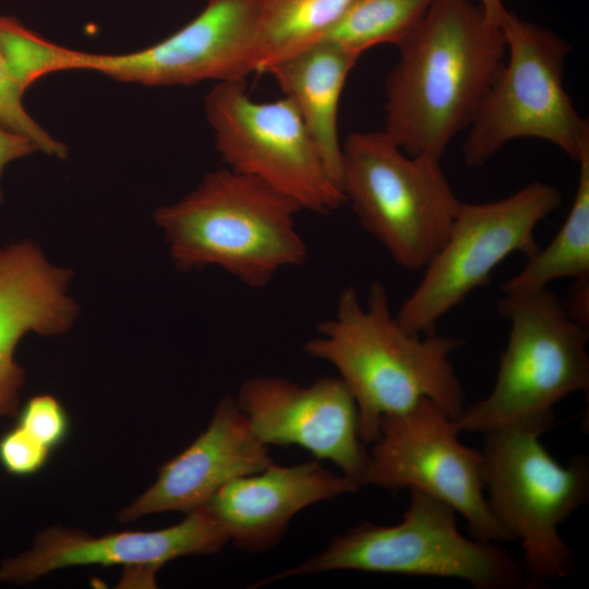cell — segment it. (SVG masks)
I'll list each match as a JSON object with an SVG mask.
<instances>
[{"label":"cell","instance_id":"cell-1","mask_svg":"<svg viewBox=\"0 0 589 589\" xmlns=\"http://www.w3.org/2000/svg\"><path fill=\"white\" fill-rule=\"evenodd\" d=\"M397 47L383 131L408 155L441 160L503 67V31L478 2L436 0Z\"/></svg>","mask_w":589,"mask_h":589},{"label":"cell","instance_id":"cell-2","mask_svg":"<svg viewBox=\"0 0 589 589\" xmlns=\"http://www.w3.org/2000/svg\"><path fill=\"white\" fill-rule=\"evenodd\" d=\"M304 344L312 358L330 363L351 393L359 435L374 443L383 417L402 413L428 398L456 420L466 404L450 356L464 342L436 333L418 336L392 313L386 287L371 284L366 305L353 287L338 296L335 314Z\"/></svg>","mask_w":589,"mask_h":589},{"label":"cell","instance_id":"cell-3","mask_svg":"<svg viewBox=\"0 0 589 589\" xmlns=\"http://www.w3.org/2000/svg\"><path fill=\"white\" fill-rule=\"evenodd\" d=\"M301 207L264 182L229 168L153 215L170 259L182 272L215 266L250 288L303 265L309 249L297 229Z\"/></svg>","mask_w":589,"mask_h":589},{"label":"cell","instance_id":"cell-4","mask_svg":"<svg viewBox=\"0 0 589 589\" xmlns=\"http://www.w3.org/2000/svg\"><path fill=\"white\" fill-rule=\"evenodd\" d=\"M401 521L360 522L334 537L303 563L256 581H274L333 570H359L417 577L458 578L477 589L526 588L520 560L497 542L467 538L456 512L419 490H409Z\"/></svg>","mask_w":589,"mask_h":589},{"label":"cell","instance_id":"cell-5","mask_svg":"<svg viewBox=\"0 0 589 589\" xmlns=\"http://www.w3.org/2000/svg\"><path fill=\"white\" fill-rule=\"evenodd\" d=\"M497 310L510 328L494 386L486 397L465 406L456 425L460 433L506 426L545 432L554 406L589 388V329L574 322L546 288L504 296Z\"/></svg>","mask_w":589,"mask_h":589},{"label":"cell","instance_id":"cell-6","mask_svg":"<svg viewBox=\"0 0 589 589\" xmlns=\"http://www.w3.org/2000/svg\"><path fill=\"white\" fill-rule=\"evenodd\" d=\"M544 431L506 426L484 433L482 476L490 508L520 542L527 585L540 587L567 577L574 550L558 532L589 498V460L558 464L540 442Z\"/></svg>","mask_w":589,"mask_h":589},{"label":"cell","instance_id":"cell-7","mask_svg":"<svg viewBox=\"0 0 589 589\" xmlns=\"http://www.w3.org/2000/svg\"><path fill=\"white\" fill-rule=\"evenodd\" d=\"M441 160L408 155L382 131L353 132L341 148V192L361 226L409 271L424 269L460 208Z\"/></svg>","mask_w":589,"mask_h":589},{"label":"cell","instance_id":"cell-8","mask_svg":"<svg viewBox=\"0 0 589 589\" xmlns=\"http://www.w3.org/2000/svg\"><path fill=\"white\" fill-rule=\"evenodd\" d=\"M500 26L505 61L467 129L465 164L481 167L518 139L545 141L577 163L589 148V123L564 87L568 43L508 10Z\"/></svg>","mask_w":589,"mask_h":589},{"label":"cell","instance_id":"cell-9","mask_svg":"<svg viewBox=\"0 0 589 589\" xmlns=\"http://www.w3.org/2000/svg\"><path fill=\"white\" fill-rule=\"evenodd\" d=\"M561 204V191L540 181L501 200L462 202L446 241L395 314L400 326L418 336L436 333L438 321L486 285L508 255L528 259L539 250L536 228Z\"/></svg>","mask_w":589,"mask_h":589},{"label":"cell","instance_id":"cell-10","mask_svg":"<svg viewBox=\"0 0 589 589\" xmlns=\"http://www.w3.org/2000/svg\"><path fill=\"white\" fill-rule=\"evenodd\" d=\"M204 110L227 168L264 182L302 211L328 214L346 202L289 98L257 101L244 80L227 81L207 93Z\"/></svg>","mask_w":589,"mask_h":589},{"label":"cell","instance_id":"cell-11","mask_svg":"<svg viewBox=\"0 0 589 589\" xmlns=\"http://www.w3.org/2000/svg\"><path fill=\"white\" fill-rule=\"evenodd\" d=\"M378 429L365 484L389 491L419 490L460 514L471 538L515 541L490 508L481 452L459 441L455 420L440 406L424 398L402 413L383 417Z\"/></svg>","mask_w":589,"mask_h":589},{"label":"cell","instance_id":"cell-12","mask_svg":"<svg viewBox=\"0 0 589 589\" xmlns=\"http://www.w3.org/2000/svg\"><path fill=\"white\" fill-rule=\"evenodd\" d=\"M259 0H207L163 40L118 55L86 52L84 70L145 86L242 81L253 73Z\"/></svg>","mask_w":589,"mask_h":589},{"label":"cell","instance_id":"cell-13","mask_svg":"<svg viewBox=\"0 0 589 589\" xmlns=\"http://www.w3.org/2000/svg\"><path fill=\"white\" fill-rule=\"evenodd\" d=\"M236 400L264 445L300 446L334 462L359 486L365 484L370 452L359 435L356 401L339 377L302 386L277 375L252 376Z\"/></svg>","mask_w":589,"mask_h":589},{"label":"cell","instance_id":"cell-14","mask_svg":"<svg viewBox=\"0 0 589 589\" xmlns=\"http://www.w3.org/2000/svg\"><path fill=\"white\" fill-rule=\"evenodd\" d=\"M228 542L227 532L206 506L188 513L171 527L153 531L94 537L52 527L39 532L28 550L1 563L0 581L26 585L61 568L122 565L154 584L156 570L166 563L182 556L214 554Z\"/></svg>","mask_w":589,"mask_h":589},{"label":"cell","instance_id":"cell-15","mask_svg":"<svg viewBox=\"0 0 589 589\" xmlns=\"http://www.w3.org/2000/svg\"><path fill=\"white\" fill-rule=\"evenodd\" d=\"M273 459L252 433L236 398L225 395L208 426L184 450L165 462L156 481L118 518L132 521L163 512L190 513L208 504L230 481L262 471Z\"/></svg>","mask_w":589,"mask_h":589},{"label":"cell","instance_id":"cell-16","mask_svg":"<svg viewBox=\"0 0 589 589\" xmlns=\"http://www.w3.org/2000/svg\"><path fill=\"white\" fill-rule=\"evenodd\" d=\"M73 272L52 264L31 240L0 248V418L17 414L25 372L15 350L28 333L58 336L80 313L70 296Z\"/></svg>","mask_w":589,"mask_h":589},{"label":"cell","instance_id":"cell-17","mask_svg":"<svg viewBox=\"0 0 589 589\" xmlns=\"http://www.w3.org/2000/svg\"><path fill=\"white\" fill-rule=\"evenodd\" d=\"M360 486L317 461L293 466L275 462L224 485L206 507L238 549L265 552L284 538L291 518L303 508L358 491Z\"/></svg>","mask_w":589,"mask_h":589},{"label":"cell","instance_id":"cell-18","mask_svg":"<svg viewBox=\"0 0 589 589\" xmlns=\"http://www.w3.org/2000/svg\"><path fill=\"white\" fill-rule=\"evenodd\" d=\"M359 58L323 39L267 71L296 106L332 180L340 190L339 104L347 77Z\"/></svg>","mask_w":589,"mask_h":589},{"label":"cell","instance_id":"cell-19","mask_svg":"<svg viewBox=\"0 0 589 589\" xmlns=\"http://www.w3.org/2000/svg\"><path fill=\"white\" fill-rule=\"evenodd\" d=\"M577 164V190L563 226L546 247L539 248L524 268L502 286L504 296L528 294L556 279L589 278V148Z\"/></svg>","mask_w":589,"mask_h":589},{"label":"cell","instance_id":"cell-20","mask_svg":"<svg viewBox=\"0 0 589 589\" xmlns=\"http://www.w3.org/2000/svg\"><path fill=\"white\" fill-rule=\"evenodd\" d=\"M353 0H259L253 73L322 40Z\"/></svg>","mask_w":589,"mask_h":589},{"label":"cell","instance_id":"cell-21","mask_svg":"<svg viewBox=\"0 0 589 589\" xmlns=\"http://www.w3.org/2000/svg\"><path fill=\"white\" fill-rule=\"evenodd\" d=\"M436 0H353L322 40L358 57L382 44L398 46Z\"/></svg>","mask_w":589,"mask_h":589},{"label":"cell","instance_id":"cell-22","mask_svg":"<svg viewBox=\"0 0 589 589\" xmlns=\"http://www.w3.org/2000/svg\"><path fill=\"white\" fill-rule=\"evenodd\" d=\"M0 51L13 80L25 93L41 77L82 70L85 51L55 44L13 16L0 15Z\"/></svg>","mask_w":589,"mask_h":589},{"label":"cell","instance_id":"cell-23","mask_svg":"<svg viewBox=\"0 0 589 589\" xmlns=\"http://www.w3.org/2000/svg\"><path fill=\"white\" fill-rule=\"evenodd\" d=\"M23 95L0 51V127L29 139L46 155L65 159L68 146L32 118L23 105Z\"/></svg>","mask_w":589,"mask_h":589},{"label":"cell","instance_id":"cell-24","mask_svg":"<svg viewBox=\"0 0 589 589\" xmlns=\"http://www.w3.org/2000/svg\"><path fill=\"white\" fill-rule=\"evenodd\" d=\"M17 424L50 450L63 443L70 429L63 406L48 394L28 399L19 413Z\"/></svg>","mask_w":589,"mask_h":589},{"label":"cell","instance_id":"cell-25","mask_svg":"<svg viewBox=\"0 0 589 589\" xmlns=\"http://www.w3.org/2000/svg\"><path fill=\"white\" fill-rule=\"evenodd\" d=\"M50 449L16 424L0 437V465L13 476H29L47 462Z\"/></svg>","mask_w":589,"mask_h":589},{"label":"cell","instance_id":"cell-26","mask_svg":"<svg viewBox=\"0 0 589 589\" xmlns=\"http://www.w3.org/2000/svg\"><path fill=\"white\" fill-rule=\"evenodd\" d=\"M37 151V147L29 139L0 127V204L4 200L1 179L5 167L10 163Z\"/></svg>","mask_w":589,"mask_h":589},{"label":"cell","instance_id":"cell-27","mask_svg":"<svg viewBox=\"0 0 589 589\" xmlns=\"http://www.w3.org/2000/svg\"><path fill=\"white\" fill-rule=\"evenodd\" d=\"M563 304L574 322L589 329V278L575 280L567 302Z\"/></svg>","mask_w":589,"mask_h":589},{"label":"cell","instance_id":"cell-28","mask_svg":"<svg viewBox=\"0 0 589 589\" xmlns=\"http://www.w3.org/2000/svg\"><path fill=\"white\" fill-rule=\"evenodd\" d=\"M478 3L483 8L488 16L500 25L501 20L507 12L502 0H478Z\"/></svg>","mask_w":589,"mask_h":589}]
</instances>
